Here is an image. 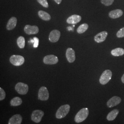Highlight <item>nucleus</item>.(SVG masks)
<instances>
[{
	"label": "nucleus",
	"mask_w": 124,
	"mask_h": 124,
	"mask_svg": "<svg viewBox=\"0 0 124 124\" xmlns=\"http://www.w3.org/2000/svg\"><path fill=\"white\" fill-rule=\"evenodd\" d=\"M39 31L38 27L36 25L31 26L30 25H26L24 28V31L28 35L36 34L39 32Z\"/></svg>",
	"instance_id": "nucleus-10"
},
{
	"label": "nucleus",
	"mask_w": 124,
	"mask_h": 124,
	"mask_svg": "<svg viewBox=\"0 0 124 124\" xmlns=\"http://www.w3.org/2000/svg\"><path fill=\"white\" fill-rule=\"evenodd\" d=\"M112 76V72L111 70H107L103 71L99 79V82L100 84L103 85L106 84L111 80Z\"/></svg>",
	"instance_id": "nucleus-3"
},
{
	"label": "nucleus",
	"mask_w": 124,
	"mask_h": 124,
	"mask_svg": "<svg viewBox=\"0 0 124 124\" xmlns=\"http://www.w3.org/2000/svg\"><path fill=\"white\" fill-rule=\"evenodd\" d=\"M34 47L36 48L38 47V45H39V39L38 38H37V37H34Z\"/></svg>",
	"instance_id": "nucleus-28"
},
{
	"label": "nucleus",
	"mask_w": 124,
	"mask_h": 124,
	"mask_svg": "<svg viewBox=\"0 0 124 124\" xmlns=\"http://www.w3.org/2000/svg\"><path fill=\"white\" fill-rule=\"evenodd\" d=\"M10 62L14 66H19L24 62V58L20 55H12L10 58Z\"/></svg>",
	"instance_id": "nucleus-4"
},
{
	"label": "nucleus",
	"mask_w": 124,
	"mask_h": 124,
	"mask_svg": "<svg viewBox=\"0 0 124 124\" xmlns=\"http://www.w3.org/2000/svg\"><path fill=\"white\" fill-rule=\"evenodd\" d=\"M22 103V100L18 97L13 98L10 101V105L12 106H18L20 105Z\"/></svg>",
	"instance_id": "nucleus-21"
},
{
	"label": "nucleus",
	"mask_w": 124,
	"mask_h": 124,
	"mask_svg": "<svg viewBox=\"0 0 124 124\" xmlns=\"http://www.w3.org/2000/svg\"><path fill=\"white\" fill-rule=\"evenodd\" d=\"M66 57L68 61L72 63L73 62L75 61V51L71 48H68L67 49L66 52Z\"/></svg>",
	"instance_id": "nucleus-11"
},
{
	"label": "nucleus",
	"mask_w": 124,
	"mask_h": 124,
	"mask_svg": "<svg viewBox=\"0 0 124 124\" xmlns=\"http://www.w3.org/2000/svg\"><path fill=\"white\" fill-rule=\"evenodd\" d=\"M108 32L106 31H102L98 33L94 37V40L97 43H101L106 40L108 36Z\"/></svg>",
	"instance_id": "nucleus-12"
},
{
	"label": "nucleus",
	"mask_w": 124,
	"mask_h": 124,
	"mask_svg": "<svg viewBox=\"0 0 124 124\" xmlns=\"http://www.w3.org/2000/svg\"><path fill=\"white\" fill-rule=\"evenodd\" d=\"M17 43L18 47L23 49L25 46V39L23 36H19L17 40Z\"/></svg>",
	"instance_id": "nucleus-23"
},
{
	"label": "nucleus",
	"mask_w": 124,
	"mask_h": 124,
	"mask_svg": "<svg viewBox=\"0 0 124 124\" xmlns=\"http://www.w3.org/2000/svg\"><path fill=\"white\" fill-rule=\"evenodd\" d=\"M70 107L69 104H65L60 107L56 114V117L58 119H62L66 116L70 110Z\"/></svg>",
	"instance_id": "nucleus-1"
},
{
	"label": "nucleus",
	"mask_w": 124,
	"mask_h": 124,
	"mask_svg": "<svg viewBox=\"0 0 124 124\" xmlns=\"http://www.w3.org/2000/svg\"><path fill=\"white\" fill-rule=\"evenodd\" d=\"M119 113V111L117 109L113 110L108 113L107 116V119L109 121H112L115 120L118 115Z\"/></svg>",
	"instance_id": "nucleus-19"
},
{
	"label": "nucleus",
	"mask_w": 124,
	"mask_h": 124,
	"mask_svg": "<svg viewBox=\"0 0 124 124\" xmlns=\"http://www.w3.org/2000/svg\"><path fill=\"white\" fill-rule=\"evenodd\" d=\"M58 62V57L53 55H49L45 56L43 58V62L46 64H55Z\"/></svg>",
	"instance_id": "nucleus-8"
},
{
	"label": "nucleus",
	"mask_w": 124,
	"mask_h": 124,
	"mask_svg": "<svg viewBox=\"0 0 124 124\" xmlns=\"http://www.w3.org/2000/svg\"><path fill=\"white\" fill-rule=\"evenodd\" d=\"M121 101V99L120 97L117 96H114L108 101L107 104L108 108H112L120 104Z\"/></svg>",
	"instance_id": "nucleus-13"
},
{
	"label": "nucleus",
	"mask_w": 124,
	"mask_h": 124,
	"mask_svg": "<svg viewBox=\"0 0 124 124\" xmlns=\"http://www.w3.org/2000/svg\"><path fill=\"white\" fill-rule=\"evenodd\" d=\"M37 2L40 3L41 6L46 8H48L49 7V5L47 0H37Z\"/></svg>",
	"instance_id": "nucleus-24"
},
{
	"label": "nucleus",
	"mask_w": 124,
	"mask_h": 124,
	"mask_svg": "<svg viewBox=\"0 0 124 124\" xmlns=\"http://www.w3.org/2000/svg\"><path fill=\"white\" fill-rule=\"evenodd\" d=\"M22 121V117L18 114L13 116L9 120V124H20Z\"/></svg>",
	"instance_id": "nucleus-15"
},
{
	"label": "nucleus",
	"mask_w": 124,
	"mask_h": 124,
	"mask_svg": "<svg viewBox=\"0 0 124 124\" xmlns=\"http://www.w3.org/2000/svg\"><path fill=\"white\" fill-rule=\"evenodd\" d=\"M61 36L60 32L57 30H54L51 31L49 34V40L50 41L55 43L58 41Z\"/></svg>",
	"instance_id": "nucleus-9"
},
{
	"label": "nucleus",
	"mask_w": 124,
	"mask_h": 124,
	"mask_svg": "<svg viewBox=\"0 0 124 124\" xmlns=\"http://www.w3.org/2000/svg\"><path fill=\"white\" fill-rule=\"evenodd\" d=\"M6 98V93L4 90L1 87L0 88V100L2 101Z\"/></svg>",
	"instance_id": "nucleus-27"
},
{
	"label": "nucleus",
	"mask_w": 124,
	"mask_h": 124,
	"mask_svg": "<svg viewBox=\"0 0 124 124\" xmlns=\"http://www.w3.org/2000/svg\"><path fill=\"white\" fill-rule=\"evenodd\" d=\"M15 90L21 95H25L28 93L29 87L27 85L22 82H18L15 85Z\"/></svg>",
	"instance_id": "nucleus-5"
},
{
	"label": "nucleus",
	"mask_w": 124,
	"mask_h": 124,
	"mask_svg": "<svg viewBox=\"0 0 124 124\" xmlns=\"http://www.w3.org/2000/svg\"><path fill=\"white\" fill-rule=\"evenodd\" d=\"M114 0H101V2L102 4L106 6H110L113 3Z\"/></svg>",
	"instance_id": "nucleus-25"
},
{
	"label": "nucleus",
	"mask_w": 124,
	"mask_h": 124,
	"mask_svg": "<svg viewBox=\"0 0 124 124\" xmlns=\"http://www.w3.org/2000/svg\"><path fill=\"white\" fill-rule=\"evenodd\" d=\"M38 16L41 19L45 21H49L51 17L49 13L43 11H39L38 12Z\"/></svg>",
	"instance_id": "nucleus-18"
},
{
	"label": "nucleus",
	"mask_w": 124,
	"mask_h": 124,
	"mask_svg": "<svg viewBox=\"0 0 124 124\" xmlns=\"http://www.w3.org/2000/svg\"><path fill=\"white\" fill-rule=\"evenodd\" d=\"M17 23V19L16 17H12L10 18L7 24V29L8 31H11L16 26Z\"/></svg>",
	"instance_id": "nucleus-17"
},
{
	"label": "nucleus",
	"mask_w": 124,
	"mask_h": 124,
	"mask_svg": "<svg viewBox=\"0 0 124 124\" xmlns=\"http://www.w3.org/2000/svg\"><path fill=\"white\" fill-rule=\"evenodd\" d=\"M81 20V17L78 15H73L67 18L66 22L69 24H76L80 22Z\"/></svg>",
	"instance_id": "nucleus-14"
},
{
	"label": "nucleus",
	"mask_w": 124,
	"mask_h": 124,
	"mask_svg": "<svg viewBox=\"0 0 124 124\" xmlns=\"http://www.w3.org/2000/svg\"><path fill=\"white\" fill-rule=\"evenodd\" d=\"M49 94L46 87L42 86L38 92V99L41 101H46L48 99Z\"/></svg>",
	"instance_id": "nucleus-6"
},
{
	"label": "nucleus",
	"mask_w": 124,
	"mask_h": 124,
	"mask_svg": "<svg viewBox=\"0 0 124 124\" xmlns=\"http://www.w3.org/2000/svg\"><path fill=\"white\" fill-rule=\"evenodd\" d=\"M56 3H57L58 4H59L61 3L62 2V0H54Z\"/></svg>",
	"instance_id": "nucleus-29"
},
{
	"label": "nucleus",
	"mask_w": 124,
	"mask_h": 124,
	"mask_svg": "<svg viewBox=\"0 0 124 124\" xmlns=\"http://www.w3.org/2000/svg\"><path fill=\"white\" fill-rule=\"evenodd\" d=\"M116 36L118 38L124 37V27L120 29V30L117 32Z\"/></svg>",
	"instance_id": "nucleus-26"
},
{
	"label": "nucleus",
	"mask_w": 124,
	"mask_h": 124,
	"mask_svg": "<svg viewBox=\"0 0 124 124\" xmlns=\"http://www.w3.org/2000/svg\"><path fill=\"white\" fill-rule=\"evenodd\" d=\"M44 115V112L40 110H34L31 115V120L36 123H38L41 120Z\"/></svg>",
	"instance_id": "nucleus-7"
},
{
	"label": "nucleus",
	"mask_w": 124,
	"mask_h": 124,
	"mask_svg": "<svg viewBox=\"0 0 124 124\" xmlns=\"http://www.w3.org/2000/svg\"><path fill=\"white\" fill-rule=\"evenodd\" d=\"M121 81H122V83H124V74L123 76H122V77H121Z\"/></svg>",
	"instance_id": "nucleus-30"
},
{
	"label": "nucleus",
	"mask_w": 124,
	"mask_h": 124,
	"mask_svg": "<svg viewBox=\"0 0 124 124\" xmlns=\"http://www.w3.org/2000/svg\"><path fill=\"white\" fill-rule=\"evenodd\" d=\"M123 14V12L120 9H115L111 11L109 13L108 16L110 18L113 19H115L120 18Z\"/></svg>",
	"instance_id": "nucleus-16"
},
{
	"label": "nucleus",
	"mask_w": 124,
	"mask_h": 124,
	"mask_svg": "<svg viewBox=\"0 0 124 124\" xmlns=\"http://www.w3.org/2000/svg\"><path fill=\"white\" fill-rule=\"evenodd\" d=\"M89 110L87 108H83L79 111L75 115V120L76 123H80L83 122L88 117Z\"/></svg>",
	"instance_id": "nucleus-2"
},
{
	"label": "nucleus",
	"mask_w": 124,
	"mask_h": 124,
	"mask_svg": "<svg viewBox=\"0 0 124 124\" xmlns=\"http://www.w3.org/2000/svg\"><path fill=\"white\" fill-rule=\"evenodd\" d=\"M88 27V25L87 23L82 24L77 28V32L78 34H82L87 30Z\"/></svg>",
	"instance_id": "nucleus-22"
},
{
	"label": "nucleus",
	"mask_w": 124,
	"mask_h": 124,
	"mask_svg": "<svg viewBox=\"0 0 124 124\" xmlns=\"http://www.w3.org/2000/svg\"><path fill=\"white\" fill-rule=\"evenodd\" d=\"M111 54L115 57L122 56L124 54V49L122 48H116L111 51Z\"/></svg>",
	"instance_id": "nucleus-20"
}]
</instances>
